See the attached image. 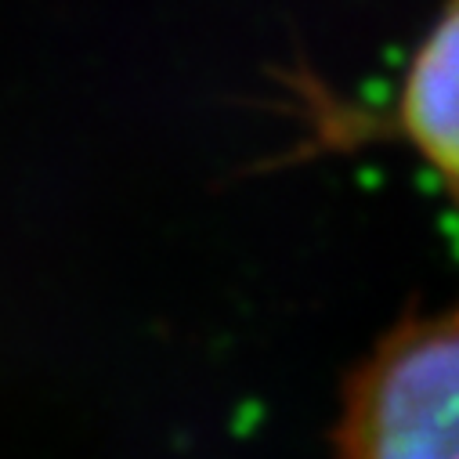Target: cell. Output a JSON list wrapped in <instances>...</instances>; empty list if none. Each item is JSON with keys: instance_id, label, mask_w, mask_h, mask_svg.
I'll use <instances>...</instances> for the list:
<instances>
[{"instance_id": "obj_1", "label": "cell", "mask_w": 459, "mask_h": 459, "mask_svg": "<svg viewBox=\"0 0 459 459\" xmlns=\"http://www.w3.org/2000/svg\"><path fill=\"white\" fill-rule=\"evenodd\" d=\"M336 459H459V297L402 311L351 366Z\"/></svg>"}, {"instance_id": "obj_2", "label": "cell", "mask_w": 459, "mask_h": 459, "mask_svg": "<svg viewBox=\"0 0 459 459\" xmlns=\"http://www.w3.org/2000/svg\"><path fill=\"white\" fill-rule=\"evenodd\" d=\"M300 145L293 156H340L366 145H398L437 185L459 217V0H437L398 83L380 108L325 91L315 76L290 87Z\"/></svg>"}]
</instances>
